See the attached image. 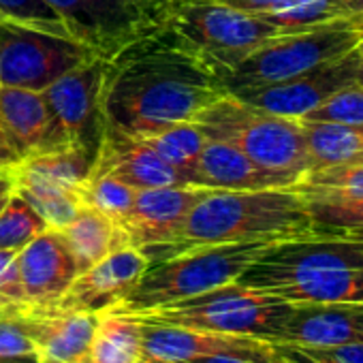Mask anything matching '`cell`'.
<instances>
[{"mask_svg": "<svg viewBox=\"0 0 363 363\" xmlns=\"http://www.w3.org/2000/svg\"><path fill=\"white\" fill-rule=\"evenodd\" d=\"M235 282L286 303H363V248L308 235L272 244Z\"/></svg>", "mask_w": 363, "mask_h": 363, "instance_id": "cell-3", "label": "cell"}, {"mask_svg": "<svg viewBox=\"0 0 363 363\" xmlns=\"http://www.w3.org/2000/svg\"><path fill=\"white\" fill-rule=\"evenodd\" d=\"M60 233L75 257L79 274L94 267L111 252L128 248V238L122 227L88 206H84Z\"/></svg>", "mask_w": 363, "mask_h": 363, "instance_id": "cell-22", "label": "cell"}, {"mask_svg": "<svg viewBox=\"0 0 363 363\" xmlns=\"http://www.w3.org/2000/svg\"><path fill=\"white\" fill-rule=\"evenodd\" d=\"M274 348H276V361L274 363H333L314 348L295 346V344H280V342H274Z\"/></svg>", "mask_w": 363, "mask_h": 363, "instance_id": "cell-38", "label": "cell"}, {"mask_svg": "<svg viewBox=\"0 0 363 363\" xmlns=\"http://www.w3.org/2000/svg\"><path fill=\"white\" fill-rule=\"evenodd\" d=\"M0 122L22 160L50 150L52 118L43 92L0 86Z\"/></svg>", "mask_w": 363, "mask_h": 363, "instance_id": "cell-21", "label": "cell"}, {"mask_svg": "<svg viewBox=\"0 0 363 363\" xmlns=\"http://www.w3.org/2000/svg\"><path fill=\"white\" fill-rule=\"evenodd\" d=\"M193 124L206 139L225 141L242 150L269 173L299 182L312 167L299 120L248 105L231 92L201 109L193 118Z\"/></svg>", "mask_w": 363, "mask_h": 363, "instance_id": "cell-4", "label": "cell"}, {"mask_svg": "<svg viewBox=\"0 0 363 363\" xmlns=\"http://www.w3.org/2000/svg\"><path fill=\"white\" fill-rule=\"evenodd\" d=\"M269 246V242L214 244L150 263L133 293L109 312L143 314L235 282Z\"/></svg>", "mask_w": 363, "mask_h": 363, "instance_id": "cell-5", "label": "cell"}, {"mask_svg": "<svg viewBox=\"0 0 363 363\" xmlns=\"http://www.w3.org/2000/svg\"><path fill=\"white\" fill-rule=\"evenodd\" d=\"M101 56L90 45L0 18V86L43 92L79 65Z\"/></svg>", "mask_w": 363, "mask_h": 363, "instance_id": "cell-9", "label": "cell"}, {"mask_svg": "<svg viewBox=\"0 0 363 363\" xmlns=\"http://www.w3.org/2000/svg\"><path fill=\"white\" fill-rule=\"evenodd\" d=\"M39 363H62V361H45V359H41Z\"/></svg>", "mask_w": 363, "mask_h": 363, "instance_id": "cell-49", "label": "cell"}, {"mask_svg": "<svg viewBox=\"0 0 363 363\" xmlns=\"http://www.w3.org/2000/svg\"><path fill=\"white\" fill-rule=\"evenodd\" d=\"M13 193V173L11 169L0 167V201L7 199Z\"/></svg>", "mask_w": 363, "mask_h": 363, "instance_id": "cell-42", "label": "cell"}, {"mask_svg": "<svg viewBox=\"0 0 363 363\" xmlns=\"http://www.w3.org/2000/svg\"><path fill=\"white\" fill-rule=\"evenodd\" d=\"M139 141H143L150 150L156 152L167 164H171L175 171H179L186 179L191 177L197 158L206 145V135L193 124V122H177L152 133L133 135ZM191 184V179H189Z\"/></svg>", "mask_w": 363, "mask_h": 363, "instance_id": "cell-28", "label": "cell"}, {"mask_svg": "<svg viewBox=\"0 0 363 363\" xmlns=\"http://www.w3.org/2000/svg\"><path fill=\"white\" fill-rule=\"evenodd\" d=\"M141 359L158 363H191L199 357L214 354L242 357L259 363L276 361V348L269 340L147 320H141Z\"/></svg>", "mask_w": 363, "mask_h": 363, "instance_id": "cell-11", "label": "cell"}, {"mask_svg": "<svg viewBox=\"0 0 363 363\" xmlns=\"http://www.w3.org/2000/svg\"><path fill=\"white\" fill-rule=\"evenodd\" d=\"M137 191L122 184V182L113 179V177H90V182L86 184L84 193H82V201L84 206L101 212L103 216L111 218L113 223H122L135 201Z\"/></svg>", "mask_w": 363, "mask_h": 363, "instance_id": "cell-31", "label": "cell"}, {"mask_svg": "<svg viewBox=\"0 0 363 363\" xmlns=\"http://www.w3.org/2000/svg\"><path fill=\"white\" fill-rule=\"evenodd\" d=\"M11 173H13V193L26 199L50 229L56 231L65 229L84 208L79 191L54 184L50 179H43L22 169L20 164H16Z\"/></svg>", "mask_w": 363, "mask_h": 363, "instance_id": "cell-24", "label": "cell"}, {"mask_svg": "<svg viewBox=\"0 0 363 363\" xmlns=\"http://www.w3.org/2000/svg\"><path fill=\"white\" fill-rule=\"evenodd\" d=\"M189 179L193 186L212 191H263L299 184L293 177L265 171L242 150L216 139H206Z\"/></svg>", "mask_w": 363, "mask_h": 363, "instance_id": "cell-19", "label": "cell"}, {"mask_svg": "<svg viewBox=\"0 0 363 363\" xmlns=\"http://www.w3.org/2000/svg\"><path fill=\"white\" fill-rule=\"evenodd\" d=\"M45 3L62 18L77 41L90 45L101 56H107L139 30L154 26L111 5L109 0H45Z\"/></svg>", "mask_w": 363, "mask_h": 363, "instance_id": "cell-20", "label": "cell"}, {"mask_svg": "<svg viewBox=\"0 0 363 363\" xmlns=\"http://www.w3.org/2000/svg\"><path fill=\"white\" fill-rule=\"evenodd\" d=\"M5 201H7V199H3V201H0V208H3V206H5Z\"/></svg>", "mask_w": 363, "mask_h": 363, "instance_id": "cell-51", "label": "cell"}, {"mask_svg": "<svg viewBox=\"0 0 363 363\" xmlns=\"http://www.w3.org/2000/svg\"><path fill=\"white\" fill-rule=\"evenodd\" d=\"M297 189L316 195L363 197V164L327 167V169L310 171L299 179Z\"/></svg>", "mask_w": 363, "mask_h": 363, "instance_id": "cell-32", "label": "cell"}, {"mask_svg": "<svg viewBox=\"0 0 363 363\" xmlns=\"http://www.w3.org/2000/svg\"><path fill=\"white\" fill-rule=\"evenodd\" d=\"M96 150L86 145H60L33 154L18 164L43 179L54 182V184L84 193L96 162Z\"/></svg>", "mask_w": 363, "mask_h": 363, "instance_id": "cell-26", "label": "cell"}, {"mask_svg": "<svg viewBox=\"0 0 363 363\" xmlns=\"http://www.w3.org/2000/svg\"><path fill=\"white\" fill-rule=\"evenodd\" d=\"M182 3H195V0H169V5H182Z\"/></svg>", "mask_w": 363, "mask_h": 363, "instance_id": "cell-47", "label": "cell"}, {"mask_svg": "<svg viewBox=\"0 0 363 363\" xmlns=\"http://www.w3.org/2000/svg\"><path fill=\"white\" fill-rule=\"evenodd\" d=\"M357 67H359V56L354 48L352 52H348L346 56L329 65L299 73L284 82L259 86V88H246V90L231 92V94L269 113L301 120L308 111L318 107L331 94L354 84Z\"/></svg>", "mask_w": 363, "mask_h": 363, "instance_id": "cell-12", "label": "cell"}, {"mask_svg": "<svg viewBox=\"0 0 363 363\" xmlns=\"http://www.w3.org/2000/svg\"><path fill=\"white\" fill-rule=\"evenodd\" d=\"M333 363H363V342L342 344L333 348H314Z\"/></svg>", "mask_w": 363, "mask_h": 363, "instance_id": "cell-39", "label": "cell"}, {"mask_svg": "<svg viewBox=\"0 0 363 363\" xmlns=\"http://www.w3.org/2000/svg\"><path fill=\"white\" fill-rule=\"evenodd\" d=\"M26 308H52L79 276L62 233L48 229L18 252Z\"/></svg>", "mask_w": 363, "mask_h": 363, "instance_id": "cell-16", "label": "cell"}, {"mask_svg": "<svg viewBox=\"0 0 363 363\" xmlns=\"http://www.w3.org/2000/svg\"><path fill=\"white\" fill-rule=\"evenodd\" d=\"M139 363H158V361H147V359H141Z\"/></svg>", "mask_w": 363, "mask_h": 363, "instance_id": "cell-50", "label": "cell"}, {"mask_svg": "<svg viewBox=\"0 0 363 363\" xmlns=\"http://www.w3.org/2000/svg\"><path fill=\"white\" fill-rule=\"evenodd\" d=\"M210 191L193 184L137 191L128 216L120 223L128 246L143 250L173 242L189 214Z\"/></svg>", "mask_w": 363, "mask_h": 363, "instance_id": "cell-14", "label": "cell"}, {"mask_svg": "<svg viewBox=\"0 0 363 363\" xmlns=\"http://www.w3.org/2000/svg\"><path fill=\"white\" fill-rule=\"evenodd\" d=\"M291 310L293 303L248 289L240 282H229L203 295L130 316H137L147 323L250 335L276 342Z\"/></svg>", "mask_w": 363, "mask_h": 363, "instance_id": "cell-7", "label": "cell"}, {"mask_svg": "<svg viewBox=\"0 0 363 363\" xmlns=\"http://www.w3.org/2000/svg\"><path fill=\"white\" fill-rule=\"evenodd\" d=\"M105 126L152 133L193 118L227 94L220 71L182 39L167 20L147 26L103 56Z\"/></svg>", "mask_w": 363, "mask_h": 363, "instance_id": "cell-1", "label": "cell"}, {"mask_svg": "<svg viewBox=\"0 0 363 363\" xmlns=\"http://www.w3.org/2000/svg\"><path fill=\"white\" fill-rule=\"evenodd\" d=\"M346 240H354V242H359V246L363 248V238H346Z\"/></svg>", "mask_w": 363, "mask_h": 363, "instance_id": "cell-48", "label": "cell"}, {"mask_svg": "<svg viewBox=\"0 0 363 363\" xmlns=\"http://www.w3.org/2000/svg\"><path fill=\"white\" fill-rule=\"evenodd\" d=\"M113 177L135 191L186 186L189 179L167 164L143 141L105 126L90 177Z\"/></svg>", "mask_w": 363, "mask_h": 363, "instance_id": "cell-15", "label": "cell"}, {"mask_svg": "<svg viewBox=\"0 0 363 363\" xmlns=\"http://www.w3.org/2000/svg\"><path fill=\"white\" fill-rule=\"evenodd\" d=\"M299 122L312 160L310 171H318L327 167L363 164V124H335V122H308V120H299Z\"/></svg>", "mask_w": 363, "mask_h": 363, "instance_id": "cell-23", "label": "cell"}, {"mask_svg": "<svg viewBox=\"0 0 363 363\" xmlns=\"http://www.w3.org/2000/svg\"><path fill=\"white\" fill-rule=\"evenodd\" d=\"M214 3L233 7V9H238V11H246V13L261 16V13H267L269 9L278 7V5L282 3V0H214Z\"/></svg>", "mask_w": 363, "mask_h": 363, "instance_id": "cell-40", "label": "cell"}, {"mask_svg": "<svg viewBox=\"0 0 363 363\" xmlns=\"http://www.w3.org/2000/svg\"><path fill=\"white\" fill-rule=\"evenodd\" d=\"M312 218L297 186L263 191H210L189 214L177 238L141 252L150 263L199 246L238 242H286L308 238Z\"/></svg>", "mask_w": 363, "mask_h": 363, "instance_id": "cell-2", "label": "cell"}, {"mask_svg": "<svg viewBox=\"0 0 363 363\" xmlns=\"http://www.w3.org/2000/svg\"><path fill=\"white\" fill-rule=\"evenodd\" d=\"M357 56H359V67H357V84L363 86V41L357 45Z\"/></svg>", "mask_w": 363, "mask_h": 363, "instance_id": "cell-45", "label": "cell"}, {"mask_svg": "<svg viewBox=\"0 0 363 363\" xmlns=\"http://www.w3.org/2000/svg\"><path fill=\"white\" fill-rule=\"evenodd\" d=\"M20 160L22 158L18 156V152L9 143V137L5 133V126H3V122H0V167H3V169H13Z\"/></svg>", "mask_w": 363, "mask_h": 363, "instance_id": "cell-41", "label": "cell"}, {"mask_svg": "<svg viewBox=\"0 0 363 363\" xmlns=\"http://www.w3.org/2000/svg\"><path fill=\"white\" fill-rule=\"evenodd\" d=\"M312 233L320 238H363V197L303 193Z\"/></svg>", "mask_w": 363, "mask_h": 363, "instance_id": "cell-27", "label": "cell"}, {"mask_svg": "<svg viewBox=\"0 0 363 363\" xmlns=\"http://www.w3.org/2000/svg\"><path fill=\"white\" fill-rule=\"evenodd\" d=\"M147 267L150 261L139 248L128 246L116 250L94 267L82 272L52 308L105 314L133 293Z\"/></svg>", "mask_w": 363, "mask_h": 363, "instance_id": "cell-13", "label": "cell"}, {"mask_svg": "<svg viewBox=\"0 0 363 363\" xmlns=\"http://www.w3.org/2000/svg\"><path fill=\"white\" fill-rule=\"evenodd\" d=\"M18 312L37 346L39 359L84 363L96 331L99 314L26 306H20Z\"/></svg>", "mask_w": 363, "mask_h": 363, "instance_id": "cell-18", "label": "cell"}, {"mask_svg": "<svg viewBox=\"0 0 363 363\" xmlns=\"http://www.w3.org/2000/svg\"><path fill=\"white\" fill-rule=\"evenodd\" d=\"M24 354H37V346L18 308H0V357Z\"/></svg>", "mask_w": 363, "mask_h": 363, "instance_id": "cell-35", "label": "cell"}, {"mask_svg": "<svg viewBox=\"0 0 363 363\" xmlns=\"http://www.w3.org/2000/svg\"><path fill=\"white\" fill-rule=\"evenodd\" d=\"M167 24L214 65L220 71V77L263 43L289 35L255 13L238 11L214 0L173 5Z\"/></svg>", "mask_w": 363, "mask_h": 363, "instance_id": "cell-8", "label": "cell"}, {"mask_svg": "<svg viewBox=\"0 0 363 363\" xmlns=\"http://www.w3.org/2000/svg\"><path fill=\"white\" fill-rule=\"evenodd\" d=\"M301 120L308 122H335V124H363V86L350 84L318 107L308 111Z\"/></svg>", "mask_w": 363, "mask_h": 363, "instance_id": "cell-33", "label": "cell"}, {"mask_svg": "<svg viewBox=\"0 0 363 363\" xmlns=\"http://www.w3.org/2000/svg\"><path fill=\"white\" fill-rule=\"evenodd\" d=\"M191 363H259V361H250V359H242V357H229V354H214V357H199Z\"/></svg>", "mask_w": 363, "mask_h": 363, "instance_id": "cell-43", "label": "cell"}, {"mask_svg": "<svg viewBox=\"0 0 363 363\" xmlns=\"http://www.w3.org/2000/svg\"><path fill=\"white\" fill-rule=\"evenodd\" d=\"M45 220L35 212V208L22 199L18 193H11L0 208V250H22L37 235L48 231Z\"/></svg>", "mask_w": 363, "mask_h": 363, "instance_id": "cell-30", "label": "cell"}, {"mask_svg": "<svg viewBox=\"0 0 363 363\" xmlns=\"http://www.w3.org/2000/svg\"><path fill=\"white\" fill-rule=\"evenodd\" d=\"M0 18L30 24L52 35L73 37L67 24L62 22V18L45 3V0H0Z\"/></svg>", "mask_w": 363, "mask_h": 363, "instance_id": "cell-34", "label": "cell"}, {"mask_svg": "<svg viewBox=\"0 0 363 363\" xmlns=\"http://www.w3.org/2000/svg\"><path fill=\"white\" fill-rule=\"evenodd\" d=\"M363 41V13H350L306 30L280 35L223 75L227 92L284 82L299 73L329 65Z\"/></svg>", "mask_w": 363, "mask_h": 363, "instance_id": "cell-6", "label": "cell"}, {"mask_svg": "<svg viewBox=\"0 0 363 363\" xmlns=\"http://www.w3.org/2000/svg\"><path fill=\"white\" fill-rule=\"evenodd\" d=\"M348 13H363V0H344Z\"/></svg>", "mask_w": 363, "mask_h": 363, "instance_id": "cell-46", "label": "cell"}, {"mask_svg": "<svg viewBox=\"0 0 363 363\" xmlns=\"http://www.w3.org/2000/svg\"><path fill=\"white\" fill-rule=\"evenodd\" d=\"M20 306H26V295L18 267V250H0V308Z\"/></svg>", "mask_w": 363, "mask_h": 363, "instance_id": "cell-36", "label": "cell"}, {"mask_svg": "<svg viewBox=\"0 0 363 363\" xmlns=\"http://www.w3.org/2000/svg\"><path fill=\"white\" fill-rule=\"evenodd\" d=\"M141 320L130 314H99L96 331L84 363H139Z\"/></svg>", "mask_w": 363, "mask_h": 363, "instance_id": "cell-25", "label": "cell"}, {"mask_svg": "<svg viewBox=\"0 0 363 363\" xmlns=\"http://www.w3.org/2000/svg\"><path fill=\"white\" fill-rule=\"evenodd\" d=\"M276 342L306 348H333L363 342V303L293 306Z\"/></svg>", "mask_w": 363, "mask_h": 363, "instance_id": "cell-17", "label": "cell"}, {"mask_svg": "<svg viewBox=\"0 0 363 363\" xmlns=\"http://www.w3.org/2000/svg\"><path fill=\"white\" fill-rule=\"evenodd\" d=\"M111 5L128 11L145 24H158L169 16V0H109Z\"/></svg>", "mask_w": 363, "mask_h": 363, "instance_id": "cell-37", "label": "cell"}, {"mask_svg": "<svg viewBox=\"0 0 363 363\" xmlns=\"http://www.w3.org/2000/svg\"><path fill=\"white\" fill-rule=\"evenodd\" d=\"M103 56H96L43 90L52 118V145H86L99 152L105 120L101 111Z\"/></svg>", "mask_w": 363, "mask_h": 363, "instance_id": "cell-10", "label": "cell"}, {"mask_svg": "<svg viewBox=\"0 0 363 363\" xmlns=\"http://www.w3.org/2000/svg\"><path fill=\"white\" fill-rule=\"evenodd\" d=\"M39 354H24V357H0V363H39Z\"/></svg>", "mask_w": 363, "mask_h": 363, "instance_id": "cell-44", "label": "cell"}, {"mask_svg": "<svg viewBox=\"0 0 363 363\" xmlns=\"http://www.w3.org/2000/svg\"><path fill=\"white\" fill-rule=\"evenodd\" d=\"M350 16L344 0H282V3L259 18L280 26L286 33L306 30L337 18Z\"/></svg>", "mask_w": 363, "mask_h": 363, "instance_id": "cell-29", "label": "cell"}]
</instances>
